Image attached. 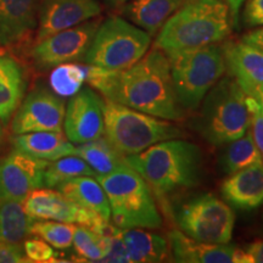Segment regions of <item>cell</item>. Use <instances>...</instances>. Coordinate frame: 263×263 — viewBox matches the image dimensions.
Instances as JSON below:
<instances>
[{
    "instance_id": "cell-1",
    "label": "cell",
    "mask_w": 263,
    "mask_h": 263,
    "mask_svg": "<svg viewBox=\"0 0 263 263\" xmlns=\"http://www.w3.org/2000/svg\"><path fill=\"white\" fill-rule=\"evenodd\" d=\"M85 71V82L106 100L167 121L183 117L174 94L170 59L159 49L154 48L124 70L111 71L87 64Z\"/></svg>"
},
{
    "instance_id": "cell-2",
    "label": "cell",
    "mask_w": 263,
    "mask_h": 263,
    "mask_svg": "<svg viewBox=\"0 0 263 263\" xmlns=\"http://www.w3.org/2000/svg\"><path fill=\"white\" fill-rule=\"evenodd\" d=\"M126 160L159 197L195 186L202 176L201 149L179 138L160 141Z\"/></svg>"
},
{
    "instance_id": "cell-3",
    "label": "cell",
    "mask_w": 263,
    "mask_h": 263,
    "mask_svg": "<svg viewBox=\"0 0 263 263\" xmlns=\"http://www.w3.org/2000/svg\"><path fill=\"white\" fill-rule=\"evenodd\" d=\"M233 22L224 0H190L164 22L154 48L167 57L176 52L218 44L232 32Z\"/></svg>"
},
{
    "instance_id": "cell-4",
    "label": "cell",
    "mask_w": 263,
    "mask_h": 263,
    "mask_svg": "<svg viewBox=\"0 0 263 263\" xmlns=\"http://www.w3.org/2000/svg\"><path fill=\"white\" fill-rule=\"evenodd\" d=\"M110 203L111 218L120 229H157L162 217L156 205L154 192L137 171L127 166L107 174H98Z\"/></svg>"
},
{
    "instance_id": "cell-5",
    "label": "cell",
    "mask_w": 263,
    "mask_h": 263,
    "mask_svg": "<svg viewBox=\"0 0 263 263\" xmlns=\"http://www.w3.org/2000/svg\"><path fill=\"white\" fill-rule=\"evenodd\" d=\"M248 95L232 76L222 77L202 100L196 130L215 146L241 138L250 127Z\"/></svg>"
},
{
    "instance_id": "cell-6",
    "label": "cell",
    "mask_w": 263,
    "mask_h": 263,
    "mask_svg": "<svg viewBox=\"0 0 263 263\" xmlns=\"http://www.w3.org/2000/svg\"><path fill=\"white\" fill-rule=\"evenodd\" d=\"M104 137L124 156L139 154L160 143L184 136L178 126L126 105L105 100Z\"/></svg>"
},
{
    "instance_id": "cell-7",
    "label": "cell",
    "mask_w": 263,
    "mask_h": 263,
    "mask_svg": "<svg viewBox=\"0 0 263 263\" xmlns=\"http://www.w3.org/2000/svg\"><path fill=\"white\" fill-rule=\"evenodd\" d=\"M176 99L185 110H195L227 71L221 45L189 49L168 57Z\"/></svg>"
},
{
    "instance_id": "cell-8",
    "label": "cell",
    "mask_w": 263,
    "mask_h": 263,
    "mask_svg": "<svg viewBox=\"0 0 263 263\" xmlns=\"http://www.w3.org/2000/svg\"><path fill=\"white\" fill-rule=\"evenodd\" d=\"M151 35L120 16H112L99 25L84 62L111 71L134 65L146 54Z\"/></svg>"
},
{
    "instance_id": "cell-9",
    "label": "cell",
    "mask_w": 263,
    "mask_h": 263,
    "mask_svg": "<svg viewBox=\"0 0 263 263\" xmlns=\"http://www.w3.org/2000/svg\"><path fill=\"white\" fill-rule=\"evenodd\" d=\"M174 218L180 232L195 240L213 244L232 240L234 211L212 194H201L182 202L174 210Z\"/></svg>"
},
{
    "instance_id": "cell-10",
    "label": "cell",
    "mask_w": 263,
    "mask_h": 263,
    "mask_svg": "<svg viewBox=\"0 0 263 263\" xmlns=\"http://www.w3.org/2000/svg\"><path fill=\"white\" fill-rule=\"evenodd\" d=\"M24 207L33 221L71 223L87 227L100 234H107L111 229L106 219L73 202L59 190H33L25 199Z\"/></svg>"
},
{
    "instance_id": "cell-11",
    "label": "cell",
    "mask_w": 263,
    "mask_h": 263,
    "mask_svg": "<svg viewBox=\"0 0 263 263\" xmlns=\"http://www.w3.org/2000/svg\"><path fill=\"white\" fill-rule=\"evenodd\" d=\"M100 25L98 20H89L74 27L64 29L35 42L32 59L41 70L84 59Z\"/></svg>"
},
{
    "instance_id": "cell-12",
    "label": "cell",
    "mask_w": 263,
    "mask_h": 263,
    "mask_svg": "<svg viewBox=\"0 0 263 263\" xmlns=\"http://www.w3.org/2000/svg\"><path fill=\"white\" fill-rule=\"evenodd\" d=\"M65 111V103L61 97L51 93L47 88L38 87L21 101L12 118L11 129L14 134L61 132Z\"/></svg>"
},
{
    "instance_id": "cell-13",
    "label": "cell",
    "mask_w": 263,
    "mask_h": 263,
    "mask_svg": "<svg viewBox=\"0 0 263 263\" xmlns=\"http://www.w3.org/2000/svg\"><path fill=\"white\" fill-rule=\"evenodd\" d=\"M50 161L14 150L0 161V202L21 201L33 190L44 186L43 177Z\"/></svg>"
},
{
    "instance_id": "cell-14",
    "label": "cell",
    "mask_w": 263,
    "mask_h": 263,
    "mask_svg": "<svg viewBox=\"0 0 263 263\" xmlns=\"http://www.w3.org/2000/svg\"><path fill=\"white\" fill-rule=\"evenodd\" d=\"M104 104L90 88H82L71 97L64 117L65 136L72 144H84L104 136Z\"/></svg>"
},
{
    "instance_id": "cell-15",
    "label": "cell",
    "mask_w": 263,
    "mask_h": 263,
    "mask_svg": "<svg viewBox=\"0 0 263 263\" xmlns=\"http://www.w3.org/2000/svg\"><path fill=\"white\" fill-rule=\"evenodd\" d=\"M101 5L98 0H41L35 42L98 17Z\"/></svg>"
},
{
    "instance_id": "cell-16",
    "label": "cell",
    "mask_w": 263,
    "mask_h": 263,
    "mask_svg": "<svg viewBox=\"0 0 263 263\" xmlns=\"http://www.w3.org/2000/svg\"><path fill=\"white\" fill-rule=\"evenodd\" d=\"M168 244L176 262L183 263H251L244 249L229 244L195 240L180 230L168 234Z\"/></svg>"
},
{
    "instance_id": "cell-17",
    "label": "cell",
    "mask_w": 263,
    "mask_h": 263,
    "mask_svg": "<svg viewBox=\"0 0 263 263\" xmlns=\"http://www.w3.org/2000/svg\"><path fill=\"white\" fill-rule=\"evenodd\" d=\"M222 48L230 76L246 95L257 97L263 91V51L242 41L226 43Z\"/></svg>"
},
{
    "instance_id": "cell-18",
    "label": "cell",
    "mask_w": 263,
    "mask_h": 263,
    "mask_svg": "<svg viewBox=\"0 0 263 263\" xmlns=\"http://www.w3.org/2000/svg\"><path fill=\"white\" fill-rule=\"evenodd\" d=\"M221 194L230 207L252 211L263 205V162L229 174L223 182Z\"/></svg>"
},
{
    "instance_id": "cell-19",
    "label": "cell",
    "mask_w": 263,
    "mask_h": 263,
    "mask_svg": "<svg viewBox=\"0 0 263 263\" xmlns=\"http://www.w3.org/2000/svg\"><path fill=\"white\" fill-rule=\"evenodd\" d=\"M41 0H0V45H15L38 24Z\"/></svg>"
},
{
    "instance_id": "cell-20",
    "label": "cell",
    "mask_w": 263,
    "mask_h": 263,
    "mask_svg": "<svg viewBox=\"0 0 263 263\" xmlns=\"http://www.w3.org/2000/svg\"><path fill=\"white\" fill-rule=\"evenodd\" d=\"M12 144L16 150L45 161H55L64 156L74 155L76 150V146L67 139L62 130L16 134Z\"/></svg>"
},
{
    "instance_id": "cell-21",
    "label": "cell",
    "mask_w": 263,
    "mask_h": 263,
    "mask_svg": "<svg viewBox=\"0 0 263 263\" xmlns=\"http://www.w3.org/2000/svg\"><path fill=\"white\" fill-rule=\"evenodd\" d=\"M114 232L123 242L128 262L156 263L168 256V241L155 233L144 228H114Z\"/></svg>"
},
{
    "instance_id": "cell-22",
    "label": "cell",
    "mask_w": 263,
    "mask_h": 263,
    "mask_svg": "<svg viewBox=\"0 0 263 263\" xmlns=\"http://www.w3.org/2000/svg\"><path fill=\"white\" fill-rule=\"evenodd\" d=\"M190 0H130L124 8V15L132 24L156 35L160 28L173 14Z\"/></svg>"
},
{
    "instance_id": "cell-23",
    "label": "cell",
    "mask_w": 263,
    "mask_h": 263,
    "mask_svg": "<svg viewBox=\"0 0 263 263\" xmlns=\"http://www.w3.org/2000/svg\"><path fill=\"white\" fill-rule=\"evenodd\" d=\"M26 80L15 59L0 54V121L8 123L24 100Z\"/></svg>"
},
{
    "instance_id": "cell-24",
    "label": "cell",
    "mask_w": 263,
    "mask_h": 263,
    "mask_svg": "<svg viewBox=\"0 0 263 263\" xmlns=\"http://www.w3.org/2000/svg\"><path fill=\"white\" fill-rule=\"evenodd\" d=\"M57 189L73 202L98 213L106 221H110V203H108L104 188L95 177H77L61 184Z\"/></svg>"
},
{
    "instance_id": "cell-25",
    "label": "cell",
    "mask_w": 263,
    "mask_h": 263,
    "mask_svg": "<svg viewBox=\"0 0 263 263\" xmlns=\"http://www.w3.org/2000/svg\"><path fill=\"white\" fill-rule=\"evenodd\" d=\"M74 155L80 156L98 174H107L127 166L126 156L111 145L104 136L89 143L76 146Z\"/></svg>"
},
{
    "instance_id": "cell-26",
    "label": "cell",
    "mask_w": 263,
    "mask_h": 263,
    "mask_svg": "<svg viewBox=\"0 0 263 263\" xmlns=\"http://www.w3.org/2000/svg\"><path fill=\"white\" fill-rule=\"evenodd\" d=\"M33 222L24 202H0V241L21 242L31 233Z\"/></svg>"
},
{
    "instance_id": "cell-27",
    "label": "cell",
    "mask_w": 263,
    "mask_h": 263,
    "mask_svg": "<svg viewBox=\"0 0 263 263\" xmlns=\"http://www.w3.org/2000/svg\"><path fill=\"white\" fill-rule=\"evenodd\" d=\"M82 176L97 177V173L82 157L68 155L49 162L44 171L43 184L47 188L57 189L61 184Z\"/></svg>"
},
{
    "instance_id": "cell-28",
    "label": "cell",
    "mask_w": 263,
    "mask_h": 263,
    "mask_svg": "<svg viewBox=\"0 0 263 263\" xmlns=\"http://www.w3.org/2000/svg\"><path fill=\"white\" fill-rule=\"evenodd\" d=\"M261 154L256 146L251 132L248 130L239 139L228 143L221 157L223 172L227 174L235 173L256 162H261ZM263 162V161H262Z\"/></svg>"
},
{
    "instance_id": "cell-29",
    "label": "cell",
    "mask_w": 263,
    "mask_h": 263,
    "mask_svg": "<svg viewBox=\"0 0 263 263\" xmlns=\"http://www.w3.org/2000/svg\"><path fill=\"white\" fill-rule=\"evenodd\" d=\"M72 245L80 257L87 261H104L112 246V234H100L87 227L76 224Z\"/></svg>"
},
{
    "instance_id": "cell-30",
    "label": "cell",
    "mask_w": 263,
    "mask_h": 263,
    "mask_svg": "<svg viewBox=\"0 0 263 263\" xmlns=\"http://www.w3.org/2000/svg\"><path fill=\"white\" fill-rule=\"evenodd\" d=\"M85 77H87L85 65L67 62L52 68L49 77V85L52 93L59 97L71 98L82 89Z\"/></svg>"
},
{
    "instance_id": "cell-31",
    "label": "cell",
    "mask_w": 263,
    "mask_h": 263,
    "mask_svg": "<svg viewBox=\"0 0 263 263\" xmlns=\"http://www.w3.org/2000/svg\"><path fill=\"white\" fill-rule=\"evenodd\" d=\"M74 226L57 221H34L31 233L47 241L54 249L67 250L73 244Z\"/></svg>"
},
{
    "instance_id": "cell-32",
    "label": "cell",
    "mask_w": 263,
    "mask_h": 263,
    "mask_svg": "<svg viewBox=\"0 0 263 263\" xmlns=\"http://www.w3.org/2000/svg\"><path fill=\"white\" fill-rule=\"evenodd\" d=\"M246 104L250 115V132L263 161V110L257 99L250 95L246 98Z\"/></svg>"
},
{
    "instance_id": "cell-33",
    "label": "cell",
    "mask_w": 263,
    "mask_h": 263,
    "mask_svg": "<svg viewBox=\"0 0 263 263\" xmlns=\"http://www.w3.org/2000/svg\"><path fill=\"white\" fill-rule=\"evenodd\" d=\"M26 257L32 262H52L57 254L51 245L43 239H28L24 244Z\"/></svg>"
},
{
    "instance_id": "cell-34",
    "label": "cell",
    "mask_w": 263,
    "mask_h": 263,
    "mask_svg": "<svg viewBox=\"0 0 263 263\" xmlns=\"http://www.w3.org/2000/svg\"><path fill=\"white\" fill-rule=\"evenodd\" d=\"M242 21L248 27L263 26V0H245Z\"/></svg>"
},
{
    "instance_id": "cell-35",
    "label": "cell",
    "mask_w": 263,
    "mask_h": 263,
    "mask_svg": "<svg viewBox=\"0 0 263 263\" xmlns=\"http://www.w3.org/2000/svg\"><path fill=\"white\" fill-rule=\"evenodd\" d=\"M25 250L20 242L0 241V263L26 262Z\"/></svg>"
},
{
    "instance_id": "cell-36",
    "label": "cell",
    "mask_w": 263,
    "mask_h": 263,
    "mask_svg": "<svg viewBox=\"0 0 263 263\" xmlns=\"http://www.w3.org/2000/svg\"><path fill=\"white\" fill-rule=\"evenodd\" d=\"M245 252L248 254L251 263H263V240L251 242L244 246Z\"/></svg>"
},
{
    "instance_id": "cell-37",
    "label": "cell",
    "mask_w": 263,
    "mask_h": 263,
    "mask_svg": "<svg viewBox=\"0 0 263 263\" xmlns=\"http://www.w3.org/2000/svg\"><path fill=\"white\" fill-rule=\"evenodd\" d=\"M241 41L263 51V27L256 28L254 31L246 33L244 37L241 38Z\"/></svg>"
},
{
    "instance_id": "cell-38",
    "label": "cell",
    "mask_w": 263,
    "mask_h": 263,
    "mask_svg": "<svg viewBox=\"0 0 263 263\" xmlns=\"http://www.w3.org/2000/svg\"><path fill=\"white\" fill-rule=\"evenodd\" d=\"M228 5L229 11H230V17H232V22H233V27H235L238 25V20H239V11L241 9L242 4H244L245 0H224Z\"/></svg>"
},
{
    "instance_id": "cell-39",
    "label": "cell",
    "mask_w": 263,
    "mask_h": 263,
    "mask_svg": "<svg viewBox=\"0 0 263 263\" xmlns=\"http://www.w3.org/2000/svg\"><path fill=\"white\" fill-rule=\"evenodd\" d=\"M106 2L110 3V4H112V5H120V4H122V3L127 2V0H106Z\"/></svg>"
},
{
    "instance_id": "cell-40",
    "label": "cell",
    "mask_w": 263,
    "mask_h": 263,
    "mask_svg": "<svg viewBox=\"0 0 263 263\" xmlns=\"http://www.w3.org/2000/svg\"><path fill=\"white\" fill-rule=\"evenodd\" d=\"M256 99H257L258 103L261 104V107H262V110H263V91H261V93H259L257 97H256Z\"/></svg>"
},
{
    "instance_id": "cell-41",
    "label": "cell",
    "mask_w": 263,
    "mask_h": 263,
    "mask_svg": "<svg viewBox=\"0 0 263 263\" xmlns=\"http://www.w3.org/2000/svg\"><path fill=\"white\" fill-rule=\"evenodd\" d=\"M2 132H3V129H2V124H0V136H2Z\"/></svg>"
}]
</instances>
